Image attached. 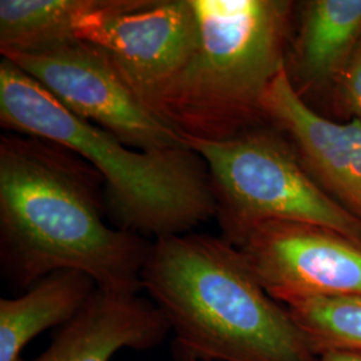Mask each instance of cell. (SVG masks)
<instances>
[{"label":"cell","mask_w":361,"mask_h":361,"mask_svg":"<svg viewBox=\"0 0 361 361\" xmlns=\"http://www.w3.org/2000/svg\"><path fill=\"white\" fill-rule=\"evenodd\" d=\"M170 332L166 317L152 300L97 289L34 361H110L122 349L155 348Z\"/></svg>","instance_id":"obj_10"},{"label":"cell","mask_w":361,"mask_h":361,"mask_svg":"<svg viewBox=\"0 0 361 361\" xmlns=\"http://www.w3.org/2000/svg\"><path fill=\"white\" fill-rule=\"evenodd\" d=\"M98 0H1L0 51L28 52L77 40Z\"/></svg>","instance_id":"obj_13"},{"label":"cell","mask_w":361,"mask_h":361,"mask_svg":"<svg viewBox=\"0 0 361 361\" xmlns=\"http://www.w3.org/2000/svg\"><path fill=\"white\" fill-rule=\"evenodd\" d=\"M285 307L319 357L361 352V296L304 298Z\"/></svg>","instance_id":"obj_14"},{"label":"cell","mask_w":361,"mask_h":361,"mask_svg":"<svg viewBox=\"0 0 361 361\" xmlns=\"http://www.w3.org/2000/svg\"><path fill=\"white\" fill-rule=\"evenodd\" d=\"M320 361H361V352H326Z\"/></svg>","instance_id":"obj_16"},{"label":"cell","mask_w":361,"mask_h":361,"mask_svg":"<svg viewBox=\"0 0 361 361\" xmlns=\"http://www.w3.org/2000/svg\"><path fill=\"white\" fill-rule=\"evenodd\" d=\"M343 102L361 122V42L338 79Z\"/></svg>","instance_id":"obj_15"},{"label":"cell","mask_w":361,"mask_h":361,"mask_svg":"<svg viewBox=\"0 0 361 361\" xmlns=\"http://www.w3.org/2000/svg\"><path fill=\"white\" fill-rule=\"evenodd\" d=\"M1 56L34 78L68 111L130 147L143 152L188 147L176 130L138 99L99 46L74 40Z\"/></svg>","instance_id":"obj_6"},{"label":"cell","mask_w":361,"mask_h":361,"mask_svg":"<svg viewBox=\"0 0 361 361\" xmlns=\"http://www.w3.org/2000/svg\"><path fill=\"white\" fill-rule=\"evenodd\" d=\"M269 123L295 145L298 158L324 190L361 219V122H332L310 109L284 68L264 98Z\"/></svg>","instance_id":"obj_9"},{"label":"cell","mask_w":361,"mask_h":361,"mask_svg":"<svg viewBox=\"0 0 361 361\" xmlns=\"http://www.w3.org/2000/svg\"><path fill=\"white\" fill-rule=\"evenodd\" d=\"M87 43L109 54L130 89L155 114L164 92L193 56L198 20L192 0H133Z\"/></svg>","instance_id":"obj_8"},{"label":"cell","mask_w":361,"mask_h":361,"mask_svg":"<svg viewBox=\"0 0 361 361\" xmlns=\"http://www.w3.org/2000/svg\"><path fill=\"white\" fill-rule=\"evenodd\" d=\"M0 122L10 133L63 146L104 180L119 229L154 240L192 233L216 217L207 165L190 147L143 152L68 111L7 58L0 63Z\"/></svg>","instance_id":"obj_3"},{"label":"cell","mask_w":361,"mask_h":361,"mask_svg":"<svg viewBox=\"0 0 361 361\" xmlns=\"http://www.w3.org/2000/svg\"><path fill=\"white\" fill-rule=\"evenodd\" d=\"M237 249L284 307L304 298L361 296V243L334 229L269 221L247 233Z\"/></svg>","instance_id":"obj_7"},{"label":"cell","mask_w":361,"mask_h":361,"mask_svg":"<svg viewBox=\"0 0 361 361\" xmlns=\"http://www.w3.org/2000/svg\"><path fill=\"white\" fill-rule=\"evenodd\" d=\"M98 289L77 271L46 276L16 298L0 300V361H22V352L37 336L70 323Z\"/></svg>","instance_id":"obj_12"},{"label":"cell","mask_w":361,"mask_h":361,"mask_svg":"<svg viewBox=\"0 0 361 361\" xmlns=\"http://www.w3.org/2000/svg\"><path fill=\"white\" fill-rule=\"evenodd\" d=\"M360 42L361 0L305 3L285 66L295 89L340 79Z\"/></svg>","instance_id":"obj_11"},{"label":"cell","mask_w":361,"mask_h":361,"mask_svg":"<svg viewBox=\"0 0 361 361\" xmlns=\"http://www.w3.org/2000/svg\"><path fill=\"white\" fill-rule=\"evenodd\" d=\"M104 207V178L82 157L42 138L0 137V262L11 284L77 271L102 290H143L152 244L109 226Z\"/></svg>","instance_id":"obj_1"},{"label":"cell","mask_w":361,"mask_h":361,"mask_svg":"<svg viewBox=\"0 0 361 361\" xmlns=\"http://www.w3.org/2000/svg\"><path fill=\"white\" fill-rule=\"evenodd\" d=\"M281 134L261 126L225 141L183 137L207 165L222 238L238 247L264 222L293 221L361 243V219L324 190Z\"/></svg>","instance_id":"obj_5"},{"label":"cell","mask_w":361,"mask_h":361,"mask_svg":"<svg viewBox=\"0 0 361 361\" xmlns=\"http://www.w3.org/2000/svg\"><path fill=\"white\" fill-rule=\"evenodd\" d=\"M198 43L155 114L180 137L225 141L269 123L264 98L286 66L295 4L192 0Z\"/></svg>","instance_id":"obj_4"},{"label":"cell","mask_w":361,"mask_h":361,"mask_svg":"<svg viewBox=\"0 0 361 361\" xmlns=\"http://www.w3.org/2000/svg\"><path fill=\"white\" fill-rule=\"evenodd\" d=\"M141 281L183 360L320 361L289 310L222 237L154 240Z\"/></svg>","instance_id":"obj_2"}]
</instances>
